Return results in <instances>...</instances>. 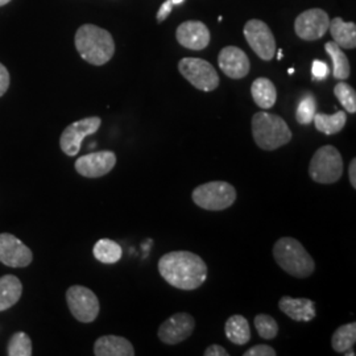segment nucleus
I'll list each match as a JSON object with an SVG mask.
<instances>
[{"label":"nucleus","instance_id":"nucleus-1","mask_svg":"<svg viewBox=\"0 0 356 356\" xmlns=\"http://www.w3.org/2000/svg\"><path fill=\"white\" fill-rule=\"evenodd\" d=\"M161 277L173 288L195 291L207 279V266L201 256L189 251H173L159 260Z\"/></svg>","mask_w":356,"mask_h":356},{"label":"nucleus","instance_id":"nucleus-2","mask_svg":"<svg viewBox=\"0 0 356 356\" xmlns=\"http://www.w3.org/2000/svg\"><path fill=\"white\" fill-rule=\"evenodd\" d=\"M74 42L79 56L89 64L102 66L114 56L115 42L111 33L94 24L81 26L76 31Z\"/></svg>","mask_w":356,"mask_h":356},{"label":"nucleus","instance_id":"nucleus-3","mask_svg":"<svg viewBox=\"0 0 356 356\" xmlns=\"http://www.w3.org/2000/svg\"><path fill=\"white\" fill-rule=\"evenodd\" d=\"M273 257L284 272L297 279L312 276L316 269V263L305 247L289 236H284L275 243Z\"/></svg>","mask_w":356,"mask_h":356},{"label":"nucleus","instance_id":"nucleus-4","mask_svg":"<svg viewBox=\"0 0 356 356\" xmlns=\"http://www.w3.org/2000/svg\"><path fill=\"white\" fill-rule=\"evenodd\" d=\"M252 136L261 149L276 151L292 140V131L279 115L260 111L252 118Z\"/></svg>","mask_w":356,"mask_h":356},{"label":"nucleus","instance_id":"nucleus-5","mask_svg":"<svg viewBox=\"0 0 356 356\" xmlns=\"http://www.w3.org/2000/svg\"><path fill=\"white\" fill-rule=\"evenodd\" d=\"M193 202L209 211H222L236 201L235 188L225 181H211L197 186L191 193Z\"/></svg>","mask_w":356,"mask_h":356},{"label":"nucleus","instance_id":"nucleus-6","mask_svg":"<svg viewBox=\"0 0 356 356\" xmlns=\"http://www.w3.org/2000/svg\"><path fill=\"white\" fill-rule=\"evenodd\" d=\"M343 173V160L341 152L332 147L325 145L314 153L310 165L309 175L317 184H335L339 181Z\"/></svg>","mask_w":356,"mask_h":356},{"label":"nucleus","instance_id":"nucleus-7","mask_svg":"<svg viewBox=\"0 0 356 356\" xmlns=\"http://www.w3.org/2000/svg\"><path fill=\"white\" fill-rule=\"evenodd\" d=\"M66 302L72 316L82 323H91L99 316V300L97 294L82 285H73L66 292Z\"/></svg>","mask_w":356,"mask_h":356},{"label":"nucleus","instance_id":"nucleus-8","mask_svg":"<svg viewBox=\"0 0 356 356\" xmlns=\"http://www.w3.org/2000/svg\"><path fill=\"white\" fill-rule=\"evenodd\" d=\"M178 70L195 89L214 91L219 86V76L214 66L201 58H182L178 63Z\"/></svg>","mask_w":356,"mask_h":356},{"label":"nucleus","instance_id":"nucleus-9","mask_svg":"<svg viewBox=\"0 0 356 356\" xmlns=\"http://www.w3.org/2000/svg\"><path fill=\"white\" fill-rule=\"evenodd\" d=\"M102 124V119L98 116H90L72 123L65 128L60 138L61 151L69 156L74 157L81 149V144L86 136L95 134Z\"/></svg>","mask_w":356,"mask_h":356},{"label":"nucleus","instance_id":"nucleus-10","mask_svg":"<svg viewBox=\"0 0 356 356\" xmlns=\"http://www.w3.org/2000/svg\"><path fill=\"white\" fill-rule=\"evenodd\" d=\"M244 38L261 60L270 61L275 57L276 40L264 22L257 19L250 20L244 26Z\"/></svg>","mask_w":356,"mask_h":356},{"label":"nucleus","instance_id":"nucleus-11","mask_svg":"<svg viewBox=\"0 0 356 356\" xmlns=\"http://www.w3.org/2000/svg\"><path fill=\"white\" fill-rule=\"evenodd\" d=\"M330 17L321 8L304 11L294 22L297 36L305 41H316L326 35L329 31Z\"/></svg>","mask_w":356,"mask_h":356},{"label":"nucleus","instance_id":"nucleus-12","mask_svg":"<svg viewBox=\"0 0 356 356\" xmlns=\"http://www.w3.org/2000/svg\"><path fill=\"white\" fill-rule=\"evenodd\" d=\"M33 254L24 243L13 234H0V263L11 268H26L32 263Z\"/></svg>","mask_w":356,"mask_h":356},{"label":"nucleus","instance_id":"nucleus-13","mask_svg":"<svg viewBox=\"0 0 356 356\" xmlns=\"http://www.w3.org/2000/svg\"><path fill=\"white\" fill-rule=\"evenodd\" d=\"M195 327V322L188 313H176L159 327L157 337L163 343L173 346L186 341Z\"/></svg>","mask_w":356,"mask_h":356},{"label":"nucleus","instance_id":"nucleus-14","mask_svg":"<svg viewBox=\"0 0 356 356\" xmlns=\"http://www.w3.org/2000/svg\"><path fill=\"white\" fill-rule=\"evenodd\" d=\"M116 165V154L111 151L92 152L79 157L74 164L82 177L99 178L108 175Z\"/></svg>","mask_w":356,"mask_h":356},{"label":"nucleus","instance_id":"nucleus-15","mask_svg":"<svg viewBox=\"0 0 356 356\" xmlns=\"http://www.w3.org/2000/svg\"><path fill=\"white\" fill-rule=\"evenodd\" d=\"M220 70L232 79H241L250 73V60L238 47H226L218 56Z\"/></svg>","mask_w":356,"mask_h":356},{"label":"nucleus","instance_id":"nucleus-16","mask_svg":"<svg viewBox=\"0 0 356 356\" xmlns=\"http://www.w3.org/2000/svg\"><path fill=\"white\" fill-rule=\"evenodd\" d=\"M177 41L191 51H204L210 44V31L201 22H185L178 26Z\"/></svg>","mask_w":356,"mask_h":356},{"label":"nucleus","instance_id":"nucleus-17","mask_svg":"<svg viewBox=\"0 0 356 356\" xmlns=\"http://www.w3.org/2000/svg\"><path fill=\"white\" fill-rule=\"evenodd\" d=\"M281 312L289 318L297 322H310L316 318V304L309 298H292L282 297L279 301Z\"/></svg>","mask_w":356,"mask_h":356},{"label":"nucleus","instance_id":"nucleus-18","mask_svg":"<svg viewBox=\"0 0 356 356\" xmlns=\"http://www.w3.org/2000/svg\"><path fill=\"white\" fill-rule=\"evenodd\" d=\"M94 355L97 356H134L135 348L132 343L118 335H104L95 341Z\"/></svg>","mask_w":356,"mask_h":356},{"label":"nucleus","instance_id":"nucleus-19","mask_svg":"<svg viewBox=\"0 0 356 356\" xmlns=\"http://www.w3.org/2000/svg\"><path fill=\"white\" fill-rule=\"evenodd\" d=\"M23 294V284L13 275L0 277V312L11 309L19 302Z\"/></svg>","mask_w":356,"mask_h":356},{"label":"nucleus","instance_id":"nucleus-20","mask_svg":"<svg viewBox=\"0 0 356 356\" xmlns=\"http://www.w3.org/2000/svg\"><path fill=\"white\" fill-rule=\"evenodd\" d=\"M329 29L335 44L343 49H355V23H346L341 17H334L329 24Z\"/></svg>","mask_w":356,"mask_h":356},{"label":"nucleus","instance_id":"nucleus-21","mask_svg":"<svg viewBox=\"0 0 356 356\" xmlns=\"http://www.w3.org/2000/svg\"><path fill=\"white\" fill-rule=\"evenodd\" d=\"M251 94L254 98V102L260 107V108H272L275 103L277 101V90L273 85V82L268 78H257L254 79L251 88Z\"/></svg>","mask_w":356,"mask_h":356},{"label":"nucleus","instance_id":"nucleus-22","mask_svg":"<svg viewBox=\"0 0 356 356\" xmlns=\"http://www.w3.org/2000/svg\"><path fill=\"white\" fill-rule=\"evenodd\" d=\"M225 332L226 337L229 338V342L243 346V344L248 343L251 339V329L248 325V321L244 318L243 316H231L226 326H225Z\"/></svg>","mask_w":356,"mask_h":356},{"label":"nucleus","instance_id":"nucleus-23","mask_svg":"<svg viewBox=\"0 0 356 356\" xmlns=\"http://www.w3.org/2000/svg\"><path fill=\"white\" fill-rule=\"evenodd\" d=\"M325 49L327 51V54L330 56L331 61H332V76L337 79H347L351 73L350 69V63L347 56L344 54L342 48L335 44L334 41H329L325 45Z\"/></svg>","mask_w":356,"mask_h":356},{"label":"nucleus","instance_id":"nucleus-24","mask_svg":"<svg viewBox=\"0 0 356 356\" xmlns=\"http://www.w3.org/2000/svg\"><path fill=\"white\" fill-rule=\"evenodd\" d=\"M316 128L325 135H335L341 132L346 126L347 115L344 111H337L334 115L316 114L313 119Z\"/></svg>","mask_w":356,"mask_h":356},{"label":"nucleus","instance_id":"nucleus-25","mask_svg":"<svg viewBox=\"0 0 356 356\" xmlns=\"http://www.w3.org/2000/svg\"><path fill=\"white\" fill-rule=\"evenodd\" d=\"M356 342V323L351 322L338 327L332 334L331 346L334 351L344 354L346 351H350Z\"/></svg>","mask_w":356,"mask_h":356},{"label":"nucleus","instance_id":"nucleus-26","mask_svg":"<svg viewBox=\"0 0 356 356\" xmlns=\"http://www.w3.org/2000/svg\"><path fill=\"white\" fill-rule=\"evenodd\" d=\"M92 254L103 264H115L122 259L123 250L118 243L111 239H101L95 243Z\"/></svg>","mask_w":356,"mask_h":356},{"label":"nucleus","instance_id":"nucleus-27","mask_svg":"<svg viewBox=\"0 0 356 356\" xmlns=\"http://www.w3.org/2000/svg\"><path fill=\"white\" fill-rule=\"evenodd\" d=\"M32 354V341L29 335L23 331L15 332L7 344V355L31 356Z\"/></svg>","mask_w":356,"mask_h":356},{"label":"nucleus","instance_id":"nucleus-28","mask_svg":"<svg viewBox=\"0 0 356 356\" xmlns=\"http://www.w3.org/2000/svg\"><path fill=\"white\" fill-rule=\"evenodd\" d=\"M316 114H317V101H316L314 95L307 94L298 103L297 113H296L297 122L302 126H307L313 122Z\"/></svg>","mask_w":356,"mask_h":356},{"label":"nucleus","instance_id":"nucleus-29","mask_svg":"<svg viewBox=\"0 0 356 356\" xmlns=\"http://www.w3.org/2000/svg\"><path fill=\"white\" fill-rule=\"evenodd\" d=\"M254 327L263 339H275L279 334V326L276 319L268 314H257L254 317Z\"/></svg>","mask_w":356,"mask_h":356},{"label":"nucleus","instance_id":"nucleus-30","mask_svg":"<svg viewBox=\"0 0 356 356\" xmlns=\"http://www.w3.org/2000/svg\"><path fill=\"white\" fill-rule=\"evenodd\" d=\"M334 94L338 98V101L343 106L344 110L350 114L356 113V92L348 83L339 82L334 88Z\"/></svg>","mask_w":356,"mask_h":356},{"label":"nucleus","instance_id":"nucleus-31","mask_svg":"<svg viewBox=\"0 0 356 356\" xmlns=\"http://www.w3.org/2000/svg\"><path fill=\"white\" fill-rule=\"evenodd\" d=\"M244 356H276V351L273 347L268 346V344H257L251 347L250 350H247Z\"/></svg>","mask_w":356,"mask_h":356},{"label":"nucleus","instance_id":"nucleus-32","mask_svg":"<svg viewBox=\"0 0 356 356\" xmlns=\"http://www.w3.org/2000/svg\"><path fill=\"white\" fill-rule=\"evenodd\" d=\"M329 73H330V69H329V66H327L326 63L319 61V60H314L313 61L312 74H313L314 79L322 81V79H325L326 76H329Z\"/></svg>","mask_w":356,"mask_h":356},{"label":"nucleus","instance_id":"nucleus-33","mask_svg":"<svg viewBox=\"0 0 356 356\" xmlns=\"http://www.w3.org/2000/svg\"><path fill=\"white\" fill-rule=\"evenodd\" d=\"M10 73L7 67L3 64H0V97H3L7 90L10 88Z\"/></svg>","mask_w":356,"mask_h":356},{"label":"nucleus","instance_id":"nucleus-34","mask_svg":"<svg viewBox=\"0 0 356 356\" xmlns=\"http://www.w3.org/2000/svg\"><path fill=\"white\" fill-rule=\"evenodd\" d=\"M173 7H175V6H173L172 0H166L165 3H163L161 7H160V10H159V13H157V22H159V23L164 22L166 17L173 11Z\"/></svg>","mask_w":356,"mask_h":356},{"label":"nucleus","instance_id":"nucleus-35","mask_svg":"<svg viewBox=\"0 0 356 356\" xmlns=\"http://www.w3.org/2000/svg\"><path fill=\"white\" fill-rule=\"evenodd\" d=\"M204 356H229V354L226 351L225 347L219 346V344H211L206 348L204 353Z\"/></svg>","mask_w":356,"mask_h":356},{"label":"nucleus","instance_id":"nucleus-36","mask_svg":"<svg viewBox=\"0 0 356 356\" xmlns=\"http://www.w3.org/2000/svg\"><path fill=\"white\" fill-rule=\"evenodd\" d=\"M348 177H350V182H351V186L356 189V159L351 160V164H350V170H348Z\"/></svg>","mask_w":356,"mask_h":356},{"label":"nucleus","instance_id":"nucleus-37","mask_svg":"<svg viewBox=\"0 0 356 356\" xmlns=\"http://www.w3.org/2000/svg\"><path fill=\"white\" fill-rule=\"evenodd\" d=\"M185 0H172V3H173V6H179V4H182Z\"/></svg>","mask_w":356,"mask_h":356},{"label":"nucleus","instance_id":"nucleus-38","mask_svg":"<svg viewBox=\"0 0 356 356\" xmlns=\"http://www.w3.org/2000/svg\"><path fill=\"white\" fill-rule=\"evenodd\" d=\"M11 0H0V7H3V6H6V4H8Z\"/></svg>","mask_w":356,"mask_h":356},{"label":"nucleus","instance_id":"nucleus-39","mask_svg":"<svg viewBox=\"0 0 356 356\" xmlns=\"http://www.w3.org/2000/svg\"><path fill=\"white\" fill-rule=\"evenodd\" d=\"M282 58V49L279 51V54H277V60H281Z\"/></svg>","mask_w":356,"mask_h":356},{"label":"nucleus","instance_id":"nucleus-40","mask_svg":"<svg viewBox=\"0 0 356 356\" xmlns=\"http://www.w3.org/2000/svg\"><path fill=\"white\" fill-rule=\"evenodd\" d=\"M344 354H346V355H351V356L355 355V353H347V351H346V353H344Z\"/></svg>","mask_w":356,"mask_h":356},{"label":"nucleus","instance_id":"nucleus-41","mask_svg":"<svg viewBox=\"0 0 356 356\" xmlns=\"http://www.w3.org/2000/svg\"><path fill=\"white\" fill-rule=\"evenodd\" d=\"M293 73H294V69H289V74H293Z\"/></svg>","mask_w":356,"mask_h":356}]
</instances>
